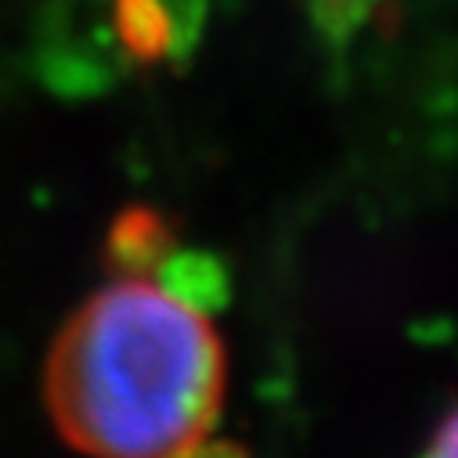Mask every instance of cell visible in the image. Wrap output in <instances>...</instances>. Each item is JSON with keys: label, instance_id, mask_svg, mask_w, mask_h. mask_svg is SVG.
Listing matches in <instances>:
<instances>
[{"label": "cell", "instance_id": "7a4b0ae2", "mask_svg": "<svg viewBox=\"0 0 458 458\" xmlns=\"http://www.w3.org/2000/svg\"><path fill=\"white\" fill-rule=\"evenodd\" d=\"M426 458H458V408L433 433V440L426 447Z\"/></svg>", "mask_w": 458, "mask_h": 458}, {"label": "cell", "instance_id": "6da1fadb", "mask_svg": "<svg viewBox=\"0 0 458 458\" xmlns=\"http://www.w3.org/2000/svg\"><path fill=\"white\" fill-rule=\"evenodd\" d=\"M227 390L224 339L209 314L152 275H120L55 335L44 404L87 458H199Z\"/></svg>", "mask_w": 458, "mask_h": 458}]
</instances>
